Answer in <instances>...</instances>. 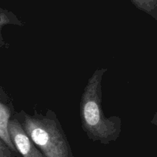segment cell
I'll return each mask as SVG.
<instances>
[{"mask_svg":"<svg viewBox=\"0 0 157 157\" xmlns=\"http://www.w3.org/2000/svg\"><path fill=\"white\" fill-rule=\"evenodd\" d=\"M0 157H20L18 154L13 152L0 137Z\"/></svg>","mask_w":157,"mask_h":157,"instance_id":"obj_7","label":"cell"},{"mask_svg":"<svg viewBox=\"0 0 157 157\" xmlns=\"http://www.w3.org/2000/svg\"><path fill=\"white\" fill-rule=\"evenodd\" d=\"M151 123L157 127V113H155V114L153 116V117H152V120H151Z\"/></svg>","mask_w":157,"mask_h":157,"instance_id":"obj_9","label":"cell"},{"mask_svg":"<svg viewBox=\"0 0 157 157\" xmlns=\"http://www.w3.org/2000/svg\"><path fill=\"white\" fill-rule=\"evenodd\" d=\"M0 102H2V103L5 104L10 103V97H9V96L1 85H0Z\"/></svg>","mask_w":157,"mask_h":157,"instance_id":"obj_8","label":"cell"},{"mask_svg":"<svg viewBox=\"0 0 157 157\" xmlns=\"http://www.w3.org/2000/svg\"><path fill=\"white\" fill-rule=\"evenodd\" d=\"M24 130L44 157H75L59 120L52 110L46 115H29L23 110L15 115Z\"/></svg>","mask_w":157,"mask_h":157,"instance_id":"obj_2","label":"cell"},{"mask_svg":"<svg viewBox=\"0 0 157 157\" xmlns=\"http://www.w3.org/2000/svg\"><path fill=\"white\" fill-rule=\"evenodd\" d=\"M107 71L101 68L93 72L84 88L79 105L82 130L90 140L102 145L116 141L122 132L121 118L105 117L102 108V82Z\"/></svg>","mask_w":157,"mask_h":157,"instance_id":"obj_1","label":"cell"},{"mask_svg":"<svg viewBox=\"0 0 157 157\" xmlns=\"http://www.w3.org/2000/svg\"><path fill=\"white\" fill-rule=\"evenodd\" d=\"M8 25L23 26L24 23L13 12L0 7V48H6L8 46V44L4 40L2 33L3 27Z\"/></svg>","mask_w":157,"mask_h":157,"instance_id":"obj_5","label":"cell"},{"mask_svg":"<svg viewBox=\"0 0 157 157\" xmlns=\"http://www.w3.org/2000/svg\"><path fill=\"white\" fill-rule=\"evenodd\" d=\"M11 141L20 157H44L26 133L22 124L15 116L10 118L7 125Z\"/></svg>","mask_w":157,"mask_h":157,"instance_id":"obj_3","label":"cell"},{"mask_svg":"<svg viewBox=\"0 0 157 157\" xmlns=\"http://www.w3.org/2000/svg\"><path fill=\"white\" fill-rule=\"evenodd\" d=\"M130 2L139 10L157 20V0H130Z\"/></svg>","mask_w":157,"mask_h":157,"instance_id":"obj_6","label":"cell"},{"mask_svg":"<svg viewBox=\"0 0 157 157\" xmlns=\"http://www.w3.org/2000/svg\"><path fill=\"white\" fill-rule=\"evenodd\" d=\"M10 116H10V110L8 106V104L0 102V137L4 140V142L8 145L9 147L13 152L18 154L13 143H12L11 139L9 135L8 129H7V125H8L9 120H10Z\"/></svg>","mask_w":157,"mask_h":157,"instance_id":"obj_4","label":"cell"}]
</instances>
